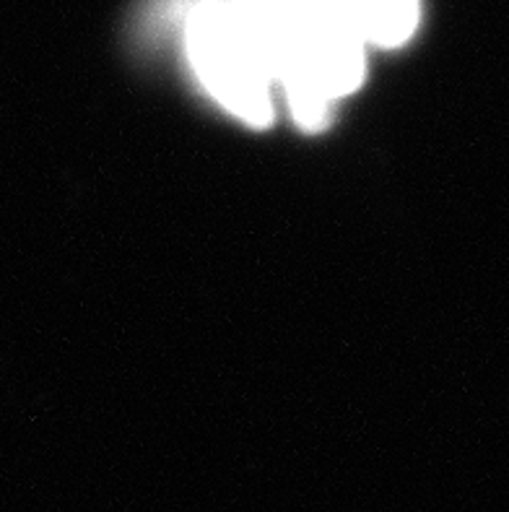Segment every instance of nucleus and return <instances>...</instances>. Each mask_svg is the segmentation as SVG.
I'll return each mask as SVG.
<instances>
[{
    "mask_svg": "<svg viewBox=\"0 0 509 512\" xmlns=\"http://www.w3.org/2000/svg\"><path fill=\"white\" fill-rule=\"evenodd\" d=\"M276 84L304 130H323L333 104L359 89L364 39L343 0H271Z\"/></svg>",
    "mask_w": 509,
    "mask_h": 512,
    "instance_id": "obj_1",
    "label": "nucleus"
},
{
    "mask_svg": "<svg viewBox=\"0 0 509 512\" xmlns=\"http://www.w3.org/2000/svg\"><path fill=\"white\" fill-rule=\"evenodd\" d=\"M364 45H406L419 26V0H343Z\"/></svg>",
    "mask_w": 509,
    "mask_h": 512,
    "instance_id": "obj_3",
    "label": "nucleus"
},
{
    "mask_svg": "<svg viewBox=\"0 0 509 512\" xmlns=\"http://www.w3.org/2000/svg\"><path fill=\"white\" fill-rule=\"evenodd\" d=\"M185 42L195 76L221 107L250 125L271 123V0H195Z\"/></svg>",
    "mask_w": 509,
    "mask_h": 512,
    "instance_id": "obj_2",
    "label": "nucleus"
}]
</instances>
